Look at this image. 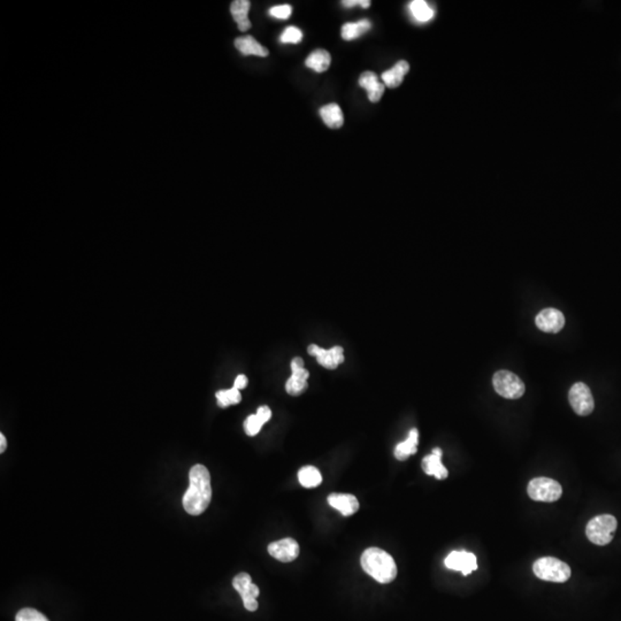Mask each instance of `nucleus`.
<instances>
[{
	"label": "nucleus",
	"instance_id": "f8f14e48",
	"mask_svg": "<svg viewBox=\"0 0 621 621\" xmlns=\"http://www.w3.org/2000/svg\"><path fill=\"white\" fill-rule=\"evenodd\" d=\"M269 554L282 563H290L300 556V545L293 539H283L269 545Z\"/></svg>",
	"mask_w": 621,
	"mask_h": 621
},
{
	"label": "nucleus",
	"instance_id": "0eeeda50",
	"mask_svg": "<svg viewBox=\"0 0 621 621\" xmlns=\"http://www.w3.org/2000/svg\"><path fill=\"white\" fill-rule=\"evenodd\" d=\"M568 400L578 416H589L595 409V400L589 387L583 382H576L569 389Z\"/></svg>",
	"mask_w": 621,
	"mask_h": 621
},
{
	"label": "nucleus",
	"instance_id": "b1692460",
	"mask_svg": "<svg viewBox=\"0 0 621 621\" xmlns=\"http://www.w3.org/2000/svg\"><path fill=\"white\" fill-rule=\"evenodd\" d=\"M409 11L412 13L413 18L419 22H428L434 16L433 8L424 0H414L409 4Z\"/></svg>",
	"mask_w": 621,
	"mask_h": 621
},
{
	"label": "nucleus",
	"instance_id": "2f4dec72",
	"mask_svg": "<svg viewBox=\"0 0 621 621\" xmlns=\"http://www.w3.org/2000/svg\"><path fill=\"white\" fill-rule=\"evenodd\" d=\"M342 4L346 8H353V6L360 5L363 8H368L371 6V1L370 0H344L342 1Z\"/></svg>",
	"mask_w": 621,
	"mask_h": 621
},
{
	"label": "nucleus",
	"instance_id": "423d86ee",
	"mask_svg": "<svg viewBox=\"0 0 621 621\" xmlns=\"http://www.w3.org/2000/svg\"><path fill=\"white\" fill-rule=\"evenodd\" d=\"M493 385L498 395L506 399H518L525 394V383L515 373L498 371L493 378Z\"/></svg>",
	"mask_w": 621,
	"mask_h": 621
},
{
	"label": "nucleus",
	"instance_id": "dca6fc26",
	"mask_svg": "<svg viewBox=\"0 0 621 621\" xmlns=\"http://www.w3.org/2000/svg\"><path fill=\"white\" fill-rule=\"evenodd\" d=\"M250 6L249 0H235L230 5V12L240 32H247L251 28V22L247 18Z\"/></svg>",
	"mask_w": 621,
	"mask_h": 621
},
{
	"label": "nucleus",
	"instance_id": "f3484780",
	"mask_svg": "<svg viewBox=\"0 0 621 621\" xmlns=\"http://www.w3.org/2000/svg\"><path fill=\"white\" fill-rule=\"evenodd\" d=\"M235 46L244 56H258V57L264 58L267 57L269 54V49L260 45L252 36L238 37L235 41Z\"/></svg>",
	"mask_w": 621,
	"mask_h": 621
},
{
	"label": "nucleus",
	"instance_id": "9d476101",
	"mask_svg": "<svg viewBox=\"0 0 621 621\" xmlns=\"http://www.w3.org/2000/svg\"><path fill=\"white\" fill-rule=\"evenodd\" d=\"M444 564L449 569L460 571L464 576H468L477 568V561L475 554L467 551H452L445 558Z\"/></svg>",
	"mask_w": 621,
	"mask_h": 621
},
{
	"label": "nucleus",
	"instance_id": "f257e3e1",
	"mask_svg": "<svg viewBox=\"0 0 621 621\" xmlns=\"http://www.w3.org/2000/svg\"><path fill=\"white\" fill-rule=\"evenodd\" d=\"M190 484L183 496V508L191 515H199L206 511L212 499L211 475L205 466L194 465L189 473Z\"/></svg>",
	"mask_w": 621,
	"mask_h": 621
},
{
	"label": "nucleus",
	"instance_id": "1a4fd4ad",
	"mask_svg": "<svg viewBox=\"0 0 621 621\" xmlns=\"http://www.w3.org/2000/svg\"><path fill=\"white\" fill-rule=\"evenodd\" d=\"M307 352L310 353V356H315L322 368L328 370H335L344 361V351L342 346H334L332 349L326 350L315 344H310L307 348Z\"/></svg>",
	"mask_w": 621,
	"mask_h": 621
},
{
	"label": "nucleus",
	"instance_id": "f704fd0d",
	"mask_svg": "<svg viewBox=\"0 0 621 621\" xmlns=\"http://www.w3.org/2000/svg\"><path fill=\"white\" fill-rule=\"evenodd\" d=\"M6 448H8L6 438H5L4 434H0V452L3 453L6 450Z\"/></svg>",
	"mask_w": 621,
	"mask_h": 621
},
{
	"label": "nucleus",
	"instance_id": "20e7f679",
	"mask_svg": "<svg viewBox=\"0 0 621 621\" xmlns=\"http://www.w3.org/2000/svg\"><path fill=\"white\" fill-rule=\"evenodd\" d=\"M617 527V519L613 515H597L587 523L586 535L591 543L607 545L613 540Z\"/></svg>",
	"mask_w": 621,
	"mask_h": 621
},
{
	"label": "nucleus",
	"instance_id": "4be33fe9",
	"mask_svg": "<svg viewBox=\"0 0 621 621\" xmlns=\"http://www.w3.org/2000/svg\"><path fill=\"white\" fill-rule=\"evenodd\" d=\"M371 22L368 20H361V21L354 22V23H346L342 27L341 35L344 41H353V39L359 38L360 36L366 34L368 30H371Z\"/></svg>",
	"mask_w": 621,
	"mask_h": 621
},
{
	"label": "nucleus",
	"instance_id": "aec40b11",
	"mask_svg": "<svg viewBox=\"0 0 621 621\" xmlns=\"http://www.w3.org/2000/svg\"><path fill=\"white\" fill-rule=\"evenodd\" d=\"M320 115L326 126L332 129H339L344 124L342 110L337 104H328L321 107Z\"/></svg>",
	"mask_w": 621,
	"mask_h": 621
},
{
	"label": "nucleus",
	"instance_id": "cd10ccee",
	"mask_svg": "<svg viewBox=\"0 0 621 621\" xmlns=\"http://www.w3.org/2000/svg\"><path fill=\"white\" fill-rule=\"evenodd\" d=\"M302 39H303V32H300L297 27H293V25H290L288 28L284 29V32H282V35L280 37L281 43H284V44H288V43L297 44Z\"/></svg>",
	"mask_w": 621,
	"mask_h": 621
},
{
	"label": "nucleus",
	"instance_id": "7ed1b4c3",
	"mask_svg": "<svg viewBox=\"0 0 621 621\" xmlns=\"http://www.w3.org/2000/svg\"><path fill=\"white\" fill-rule=\"evenodd\" d=\"M534 574L539 579L550 583H566L571 578V567L557 558L543 557L537 559L533 565Z\"/></svg>",
	"mask_w": 621,
	"mask_h": 621
},
{
	"label": "nucleus",
	"instance_id": "ddd939ff",
	"mask_svg": "<svg viewBox=\"0 0 621 621\" xmlns=\"http://www.w3.org/2000/svg\"><path fill=\"white\" fill-rule=\"evenodd\" d=\"M422 470L427 475H434L438 480H444L448 477V470L442 464L441 449H434L431 455H426L422 459Z\"/></svg>",
	"mask_w": 621,
	"mask_h": 621
},
{
	"label": "nucleus",
	"instance_id": "72a5a7b5",
	"mask_svg": "<svg viewBox=\"0 0 621 621\" xmlns=\"http://www.w3.org/2000/svg\"><path fill=\"white\" fill-rule=\"evenodd\" d=\"M291 371L296 372L300 371V370H303L304 368V360L300 358V357H296V358H293V361H291Z\"/></svg>",
	"mask_w": 621,
	"mask_h": 621
},
{
	"label": "nucleus",
	"instance_id": "5701e85b",
	"mask_svg": "<svg viewBox=\"0 0 621 621\" xmlns=\"http://www.w3.org/2000/svg\"><path fill=\"white\" fill-rule=\"evenodd\" d=\"M298 480L305 488L318 487L322 482L321 473L315 466H305L298 472Z\"/></svg>",
	"mask_w": 621,
	"mask_h": 621
},
{
	"label": "nucleus",
	"instance_id": "6e6552de",
	"mask_svg": "<svg viewBox=\"0 0 621 621\" xmlns=\"http://www.w3.org/2000/svg\"><path fill=\"white\" fill-rule=\"evenodd\" d=\"M233 586L243 600L244 607L247 611H257V597L259 596V588L254 583L247 573H240L233 580Z\"/></svg>",
	"mask_w": 621,
	"mask_h": 621
},
{
	"label": "nucleus",
	"instance_id": "c85d7f7f",
	"mask_svg": "<svg viewBox=\"0 0 621 621\" xmlns=\"http://www.w3.org/2000/svg\"><path fill=\"white\" fill-rule=\"evenodd\" d=\"M262 424L260 419L257 417V414H252L247 418V420L244 422V429L249 436H256V435L262 429Z\"/></svg>",
	"mask_w": 621,
	"mask_h": 621
},
{
	"label": "nucleus",
	"instance_id": "393cba45",
	"mask_svg": "<svg viewBox=\"0 0 621 621\" xmlns=\"http://www.w3.org/2000/svg\"><path fill=\"white\" fill-rule=\"evenodd\" d=\"M216 397L218 399V404H219L220 407H228L230 405H235V404H238L240 402V399H242L240 390L236 388L220 390V392H216Z\"/></svg>",
	"mask_w": 621,
	"mask_h": 621
},
{
	"label": "nucleus",
	"instance_id": "7c9ffc66",
	"mask_svg": "<svg viewBox=\"0 0 621 621\" xmlns=\"http://www.w3.org/2000/svg\"><path fill=\"white\" fill-rule=\"evenodd\" d=\"M256 414H257V417L260 419L262 424L265 425L272 417V411H271L269 406H260Z\"/></svg>",
	"mask_w": 621,
	"mask_h": 621
},
{
	"label": "nucleus",
	"instance_id": "9b49d317",
	"mask_svg": "<svg viewBox=\"0 0 621 621\" xmlns=\"http://www.w3.org/2000/svg\"><path fill=\"white\" fill-rule=\"evenodd\" d=\"M537 328L544 332H561L565 326V317L561 310L556 308H545L541 310L535 319Z\"/></svg>",
	"mask_w": 621,
	"mask_h": 621
},
{
	"label": "nucleus",
	"instance_id": "a878e982",
	"mask_svg": "<svg viewBox=\"0 0 621 621\" xmlns=\"http://www.w3.org/2000/svg\"><path fill=\"white\" fill-rule=\"evenodd\" d=\"M307 389V380L291 374L286 383V390L289 395L300 396Z\"/></svg>",
	"mask_w": 621,
	"mask_h": 621
},
{
	"label": "nucleus",
	"instance_id": "c756f323",
	"mask_svg": "<svg viewBox=\"0 0 621 621\" xmlns=\"http://www.w3.org/2000/svg\"><path fill=\"white\" fill-rule=\"evenodd\" d=\"M293 13V8L290 5H279L269 10V14L273 18L280 19V20H288L290 15Z\"/></svg>",
	"mask_w": 621,
	"mask_h": 621
},
{
	"label": "nucleus",
	"instance_id": "412c9836",
	"mask_svg": "<svg viewBox=\"0 0 621 621\" xmlns=\"http://www.w3.org/2000/svg\"><path fill=\"white\" fill-rule=\"evenodd\" d=\"M332 63V57L328 54V51L326 49H319L313 51L312 54L307 57L305 65L306 67L318 71V73H324L328 69Z\"/></svg>",
	"mask_w": 621,
	"mask_h": 621
},
{
	"label": "nucleus",
	"instance_id": "473e14b6",
	"mask_svg": "<svg viewBox=\"0 0 621 621\" xmlns=\"http://www.w3.org/2000/svg\"><path fill=\"white\" fill-rule=\"evenodd\" d=\"M247 382L249 381H247V376H245V375H238V376H237L236 378V380H235V382H234V388L238 389V390H240V389L247 388Z\"/></svg>",
	"mask_w": 621,
	"mask_h": 621
},
{
	"label": "nucleus",
	"instance_id": "39448f33",
	"mask_svg": "<svg viewBox=\"0 0 621 621\" xmlns=\"http://www.w3.org/2000/svg\"><path fill=\"white\" fill-rule=\"evenodd\" d=\"M527 493L533 501L554 503L561 497L563 488L550 477H535L528 484Z\"/></svg>",
	"mask_w": 621,
	"mask_h": 621
},
{
	"label": "nucleus",
	"instance_id": "a211bd4d",
	"mask_svg": "<svg viewBox=\"0 0 621 621\" xmlns=\"http://www.w3.org/2000/svg\"><path fill=\"white\" fill-rule=\"evenodd\" d=\"M409 65L406 61H398L392 69H389V71H385L382 74L381 78L383 84L387 85L388 88H397V87L402 84L403 81H404V76L409 73Z\"/></svg>",
	"mask_w": 621,
	"mask_h": 621
},
{
	"label": "nucleus",
	"instance_id": "6ab92c4d",
	"mask_svg": "<svg viewBox=\"0 0 621 621\" xmlns=\"http://www.w3.org/2000/svg\"><path fill=\"white\" fill-rule=\"evenodd\" d=\"M418 443H419V433L418 429L413 428L409 433V436L405 441L398 443L395 448L396 458L403 462L409 458V455L417 453Z\"/></svg>",
	"mask_w": 621,
	"mask_h": 621
},
{
	"label": "nucleus",
	"instance_id": "4468645a",
	"mask_svg": "<svg viewBox=\"0 0 621 621\" xmlns=\"http://www.w3.org/2000/svg\"><path fill=\"white\" fill-rule=\"evenodd\" d=\"M359 85L368 91L370 102H378L385 93V85L379 81L378 75L373 71H365L360 75Z\"/></svg>",
	"mask_w": 621,
	"mask_h": 621
},
{
	"label": "nucleus",
	"instance_id": "bb28decb",
	"mask_svg": "<svg viewBox=\"0 0 621 621\" xmlns=\"http://www.w3.org/2000/svg\"><path fill=\"white\" fill-rule=\"evenodd\" d=\"M15 621H49L47 618L44 616V614L41 613L39 611L35 610V609H30V607H25V609H22L21 611H19L18 614H16V617H15Z\"/></svg>",
	"mask_w": 621,
	"mask_h": 621
},
{
	"label": "nucleus",
	"instance_id": "2eb2a0df",
	"mask_svg": "<svg viewBox=\"0 0 621 621\" xmlns=\"http://www.w3.org/2000/svg\"><path fill=\"white\" fill-rule=\"evenodd\" d=\"M328 503L332 508L341 512L344 517L354 515L359 510V501L356 496L350 494H332L328 496Z\"/></svg>",
	"mask_w": 621,
	"mask_h": 621
},
{
	"label": "nucleus",
	"instance_id": "f03ea898",
	"mask_svg": "<svg viewBox=\"0 0 621 621\" xmlns=\"http://www.w3.org/2000/svg\"><path fill=\"white\" fill-rule=\"evenodd\" d=\"M361 567L368 576L380 583H390L397 576V566L394 558L379 547H368L361 554Z\"/></svg>",
	"mask_w": 621,
	"mask_h": 621
}]
</instances>
